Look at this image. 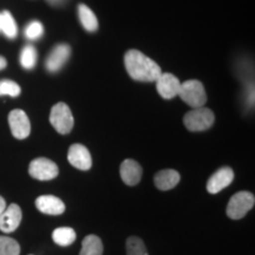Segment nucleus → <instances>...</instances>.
I'll return each instance as SVG.
<instances>
[{"label": "nucleus", "mask_w": 255, "mask_h": 255, "mask_svg": "<svg viewBox=\"0 0 255 255\" xmlns=\"http://www.w3.org/2000/svg\"><path fill=\"white\" fill-rule=\"evenodd\" d=\"M36 207L39 212L46 215H62L65 212V205L58 197L52 195H43L37 197Z\"/></svg>", "instance_id": "nucleus-12"}, {"label": "nucleus", "mask_w": 255, "mask_h": 255, "mask_svg": "<svg viewBox=\"0 0 255 255\" xmlns=\"http://www.w3.org/2000/svg\"><path fill=\"white\" fill-rule=\"evenodd\" d=\"M20 246L14 239L0 237V255H19Z\"/></svg>", "instance_id": "nucleus-20"}, {"label": "nucleus", "mask_w": 255, "mask_h": 255, "mask_svg": "<svg viewBox=\"0 0 255 255\" xmlns=\"http://www.w3.org/2000/svg\"><path fill=\"white\" fill-rule=\"evenodd\" d=\"M255 197L250 191H239L232 196L227 206V215L232 220H241L254 207Z\"/></svg>", "instance_id": "nucleus-4"}, {"label": "nucleus", "mask_w": 255, "mask_h": 255, "mask_svg": "<svg viewBox=\"0 0 255 255\" xmlns=\"http://www.w3.org/2000/svg\"><path fill=\"white\" fill-rule=\"evenodd\" d=\"M184 103L195 109V108L205 107L207 102V95L203 84L196 79H190L181 83L178 95Z\"/></svg>", "instance_id": "nucleus-2"}, {"label": "nucleus", "mask_w": 255, "mask_h": 255, "mask_svg": "<svg viewBox=\"0 0 255 255\" xmlns=\"http://www.w3.org/2000/svg\"><path fill=\"white\" fill-rule=\"evenodd\" d=\"M180 180L181 176L176 170L164 169L155 175L154 183L159 190H170L177 186Z\"/></svg>", "instance_id": "nucleus-15"}, {"label": "nucleus", "mask_w": 255, "mask_h": 255, "mask_svg": "<svg viewBox=\"0 0 255 255\" xmlns=\"http://www.w3.org/2000/svg\"><path fill=\"white\" fill-rule=\"evenodd\" d=\"M44 32V27L43 24L40 21H32L25 28V36H26L28 39H38Z\"/></svg>", "instance_id": "nucleus-24"}, {"label": "nucleus", "mask_w": 255, "mask_h": 255, "mask_svg": "<svg viewBox=\"0 0 255 255\" xmlns=\"http://www.w3.org/2000/svg\"><path fill=\"white\" fill-rule=\"evenodd\" d=\"M28 174L39 181H50L58 176L59 169L55 162L49 158L39 157L33 159L28 167Z\"/></svg>", "instance_id": "nucleus-6"}, {"label": "nucleus", "mask_w": 255, "mask_h": 255, "mask_svg": "<svg viewBox=\"0 0 255 255\" xmlns=\"http://www.w3.org/2000/svg\"><path fill=\"white\" fill-rule=\"evenodd\" d=\"M0 31H1V13H0Z\"/></svg>", "instance_id": "nucleus-28"}, {"label": "nucleus", "mask_w": 255, "mask_h": 255, "mask_svg": "<svg viewBox=\"0 0 255 255\" xmlns=\"http://www.w3.org/2000/svg\"><path fill=\"white\" fill-rule=\"evenodd\" d=\"M103 254V244L97 235H88L82 244L79 255H102Z\"/></svg>", "instance_id": "nucleus-16"}, {"label": "nucleus", "mask_w": 255, "mask_h": 255, "mask_svg": "<svg viewBox=\"0 0 255 255\" xmlns=\"http://www.w3.org/2000/svg\"><path fill=\"white\" fill-rule=\"evenodd\" d=\"M127 255H148L144 242L137 237H130L127 240Z\"/></svg>", "instance_id": "nucleus-22"}, {"label": "nucleus", "mask_w": 255, "mask_h": 255, "mask_svg": "<svg viewBox=\"0 0 255 255\" xmlns=\"http://www.w3.org/2000/svg\"><path fill=\"white\" fill-rule=\"evenodd\" d=\"M50 123L55 128L56 131L66 135L73 128V116L68 104L59 102L55 104L51 109Z\"/></svg>", "instance_id": "nucleus-5"}, {"label": "nucleus", "mask_w": 255, "mask_h": 255, "mask_svg": "<svg viewBox=\"0 0 255 255\" xmlns=\"http://www.w3.org/2000/svg\"><path fill=\"white\" fill-rule=\"evenodd\" d=\"M155 82L158 94L161 95V97L165 98V100H171V98L178 95L181 82L171 73L162 72L161 76Z\"/></svg>", "instance_id": "nucleus-9"}, {"label": "nucleus", "mask_w": 255, "mask_h": 255, "mask_svg": "<svg viewBox=\"0 0 255 255\" xmlns=\"http://www.w3.org/2000/svg\"><path fill=\"white\" fill-rule=\"evenodd\" d=\"M215 116L208 108H195L186 114L183 123L190 131H205L214 124Z\"/></svg>", "instance_id": "nucleus-3"}, {"label": "nucleus", "mask_w": 255, "mask_h": 255, "mask_svg": "<svg viewBox=\"0 0 255 255\" xmlns=\"http://www.w3.org/2000/svg\"><path fill=\"white\" fill-rule=\"evenodd\" d=\"M6 208V202H5V199L2 196H0V214H1L2 212H4Z\"/></svg>", "instance_id": "nucleus-25"}, {"label": "nucleus", "mask_w": 255, "mask_h": 255, "mask_svg": "<svg viewBox=\"0 0 255 255\" xmlns=\"http://www.w3.org/2000/svg\"><path fill=\"white\" fill-rule=\"evenodd\" d=\"M142 167L133 159H124L123 163L121 164V177L128 186H136L137 183H139L142 178Z\"/></svg>", "instance_id": "nucleus-13"}, {"label": "nucleus", "mask_w": 255, "mask_h": 255, "mask_svg": "<svg viewBox=\"0 0 255 255\" xmlns=\"http://www.w3.org/2000/svg\"><path fill=\"white\" fill-rule=\"evenodd\" d=\"M8 124L11 128V132L15 138L24 139L28 137L31 132V123L27 115L23 110H12L8 115Z\"/></svg>", "instance_id": "nucleus-7"}, {"label": "nucleus", "mask_w": 255, "mask_h": 255, "mask_svg": "<svg viewBox=\"0 0 255 255\" xmlns=\"http://www.w3.org/2000/svg\"><path fill=\"white\" fill-rule=\"evenodd\" d=\"M21 219H23V213L20 207L12 203L6 207L4 212L0 214V231L4 233L14 232L20 225Z\"/></svg>", "instance_id": "nucleus-8"}, {"label": "nucleus", "mask_w": 255, "mask_h": 255, "mask_svg": "<svg viewBox=\"0 0 255 255\" xmlns=\"http://www.w3.org/2000/svg\"><path fill=\"white\" fill-rule=\"evenodd\" d=\"M6 65H7V62H6V59L4 58V57L0 56V70L5 69Z\"/></svg>", "instance_id": "nucleus-26"}, {"label": "nucleus", "mask_w": 255, "mask_h": 255, "mask_svg": "<svg viewBox=\"0 0 255 255\" xmlns=\"http://www.w3.org/2000/svg\"><path fill=\"white\" fill-rule=\"evenodd\" d=\"M124 64L130 77L139 82H155L161 76L162 70L141 51L130 50L124 57Z\"/></svg>", "instance_id": "nucleus-1"}, {"label": "nucleus", "mask_w": 255, "mask_h": 255, "mask_svg": "<svg viewBox=\"0 0 255 255\" xmlns=\"http://www.w3.org/2000/svg\"><path fill=\"white\" fill-rule=\"evenodd\" d=\"M37 62V51L32 45H26L20 53V63L24 69H33Z\"/></svg>", "instance_id": "nucleus-21"}, {"label": "nucleus", "mask_w": 255, "mask_h": 255, "mask_svg": "<svg viewBox=\"0 0 255 255\" xmlns=\"http://www.w3.org/2000/svg\"><path fill=\"white\" fill-rule=\"evenodd\" d=\"M68 159L70 164L79 170H89L92 167L90 151L83 144H72L70 146Z\"/></svg>", "instance_id": "nucleus-11"}, {"label": "nucleus", "mask_w": 255, "mask_h": 255, "mask_svg": "<svg viewBox=\"0 0 255 255\" xmlns=\"http://www.w3.org/2000/svg\"><path fill=\"white\" fill-rule=\"evenodd\" d=\"M21 89L17 83L9 79L0 81V96H11V97H18L20 95Z\"/></svg>", "instance_id": "nucleus-23"}, {"label": "nucleus", "mask_w": 255, "mask_h": 255, "mask_svg": "<svg viewBox=\"0 0 255 255\" xmlns=\"http://www.w3.org/2000/svg\"><path fill=\"white\" fill-rule=\"evenodd\" d=\"M50 2H52V4H57V2H59V1H62V0H49Z\"/></svg>", "instance_id": "nucleus-27"}, {"label": "nucleus", "mask_w": 255, "mask_h": 255, "mask_svg": "<svg viewBox=\"0 0 255 255\" xmlns=\"http://www.w3.org/2000/svg\"><path fill=\"white\" fill-rule=\"evenodd\" d=\"M70 53H71V50H70L69 45L66 44H60V45H57L55 49L52 50V52L50 53L49 57L46 59V69L49 70L50 72H56L63 68L64 64L66 63V60L69 59Z\"/></svg>", "instance_id": "nucleus-14"}, {"label": "nucleus", "mask_w": 255, "mask_h": 255, "mask_svg": "<svg viewBox=\"0 0 255 255\" xmlns=\"http://www.w3.org/2000/svg\"><path fill=\"white\" fill-rule=\"evenodd\" d=\"M1 31L8 38H14L18 33V27L13 15L9 13L8 11H4L1 13Z\"/></svg>", "instance_id": "nucleus-19"}, {"label": "nucleus", "mask_w": 255, "mask_h": 255, "mask_svg": "<svg viewBox=\"0 0 255 255\" xmlns=\"http://www.w3.org/2000/svg\"><path fill=\"white\" fill-rule=\"evenodd\" d=\"M52 239L58 246H70L76 240V232L70 227L57 228L52 233Z\"/></svg>", "instance_id": "nucleus-18"}, {"label": "nucleus", "mask_w": 255, "mask_h": 255, "mask_svg": "<svg viewBox=\"0 0 255 255\" xmlns=\"http://www.w3.org/2000/svg\"><path fill=\"white\" fill-rule=\"evenodd\" d=\"M234 180V171L232 168H220L215 174H213L207 182V190L210 194H218L225 188H227Z\"/></svg>", "instance_id": "nucleus-10"}, {"label": "nucleus", "mask_w": 255, "mask_h": 255, "mask_svg": "<svg viewBox=\"0 0 255 255\" xmlns=\"http://www.w3.org/2000/svg\"><path fill=\"white\" fill-rule=\"evenodd\" d=\"M78 14L79 20L83 25V27L87 31L94 32L98 28V20L96 18L94 12L88 7L87 5H79L78 6Z\"/></svg>", "instance_id": "nucleus-17"}]
</instances>
